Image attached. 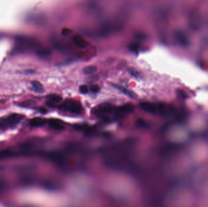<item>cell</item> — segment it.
<instances>
[{
	"label": "cell",
	"instance_id": "cell-5",
	"mask_svg": "<svg viewBox=\"0 0 208 207\" xmlns=\"http://www.w3.org/2000/svg\"><path fill=\"white\" fill-rule=\"evenodd\" d=\"M72 41L74 44L77 47H79L81 49H85L88 46V42L83 39V37L80 35H75L73 36Z\"/></svg>",
	"mask_w": 208,
	"mask_h": 207
},
{
	"label": "cell",
	"instance_id": "cell-15",
	"mask_svg": "<svg viewBox=\"0 0 208 207\" xmlns=\"http://www.w3.org/2000/svg\"><path fill=\"white\" fill-rule=\"evenodd\" d=\"M9 126L7 117L0 118V129H6Z\"/></svg>",
	"mask_w": 208,
	"mask_h": 207
},
{
	"label": "cell",
	"instance_id": "cell-13",
	"mask_svg": "<svg viewBox=\"0 0 208 207\" xmlns=\"http://www.w3.org/2000/svg\"><path fill=\"white\" fill-rule=\"evenodd\" d=\"M49 125L52 128L56 130H62L64 128L63 125L56 120H51L49 121Z\"/></svg>",
	"mask_w": 208,
	"mask_h": 207
},
{
	"label": "cell",
	"instance_id": "cell-1",
	"mask_svg": "<svg viewBox=\"0 0 208 207\" xmlns=\"http://www.w3.org/2000/svg\"><path fill=\"white\" fill-rule=\"evenodd\" d=\"M17 41V47L18 51H24L26 50L33 49H36L37 51L40 48L38 42L29 37L19 36Z\"/></svg>",
	"mask_w": 208,
	"mask_h": 207
},
{
	"label": "cell",
	"instance_id": "cell-19",
	"mask_svg": "<svg viewBox=\"0 0 208 207\" xmlns=\"http://www.w3.org/2000/svg\"><path fill=\"white\" fill-rule=\"evenodd\" d=\"M129 49L131 52L137 53L139 51V46L136 44H133L130 46Z\"/></svg>",
	"mask_w": 208,
	"mask_h": 207
},
{
	"label": "cell",
	"instance_id": "cell-4",
	"mask_svg": "<svg viewBox=\"0 0 208 207\" xmlns=\"http://www.w3.org/2000/svg\"><path fill=\"white\" fill-rule=\"evenodd\" d=\"M113 107H112L110 105H104L96 110V114L100 116H104L113 113Z\"/></svg>",
	"mask_w": 208,
	"mask_h": 207
},
{
	"label": "cell",
	"instance_id": "cell-7",
	"mask_svg": "<svg viewBox=\"0 0 208 207\" xmlns=\"http://www.w3.org/2000/svg\"><path fill=\"white\" fill-rule=\"evenodd\" d=\"M141 108L147 113H157V105L148 103V102H142L140 104Z\"/></svg>",
	"mask_w": 208,
	"mask_h": 207
},
{
	"label": "cell",
	"instance_id": "cell-18",
	"mask_svg": "<svg viewBox=\"0 0 208 207\" xmlns=\"http://www.w3.org/2000/svg\"><path fill=\"white\" fill-rule=\"evenodd\" d=\"M90 90L93 93H98L99 91L100 88L97 84H93V85L90 87Z\"/></svg>",
	"mask_w": 208,
	"mask_h": 207
},
{
	"label": "cell",
	"instance_id": "cell-17",
	"mask_svg": "<svg viewBox=\"0 0 208 207\" xmlns=\"http://www.w3.org/2000/svg\"><path fill=\"white\" fill-rule=\"evenodd\" d=\"M79 91L81 92V93L83 94H86L89 91V88L87 85L83 84V85H81L79 87Z\"/></svg>",
	"mask_w": 208,
	"mask_h": 207
},
{
	"label": "cell",
	"instance_id": "cell-8",
	"mask_svg": "<svg viewBox=\"0 0 208 207\" xmlns=\"http://www.w3.org/2000/svg\"><path fill=\"white\" fill-rule=\"evenodd\" d=\"M23 118V115H21L19 114H12L8 117H7V119L9 122V126H14L18 123L21 121V120Z\"/></svg>",
	"mask_w": 208,
	"mask_h": 207
},
{
	"label": "cell",
	"instance_id": "cell-3",
	"mask_svg": "<svg viewBox=\"0 0 208 207\" xmlns=\"http://www.w3.org/2000/svg\"><path fill=\"white\" fill-rule=\"evenodd\" d=\"M134 111V106L130 103H127L119 108L116 113V117L118 118L122 117L123 115L130 114Z\"/></svg>",
	"mask_w": 208,
	"mask_h": 207
},
{
	"label": "cell",
	"instance_id": "cell-11",
	"mask_svg": "<svg viewBox=\"0 0 208 207\" xmlns=\"http://www.w3.org/2000/svg\"><path fill=\"white\" fill-rule=\"evenodd\" d=\"M46 123L45 119L41 118H34L30 121V125L33 127H39L44 125Z\"/></svg>",
	"mask_w": 208,
	"mask_h": 207
},
{
	"label": "cell",
	"instance_id": "cell-10",
	"mask_svg": "<svg viewBox=\"0 0 208 207\" xmlns=\"http://www.w3.org/2000/svg\"><path fill=\"white\" fill-rule=\"evenodd\" d=\"M31 84L33 86L34 91L39 92V93H43L44 92V88L42 84L38 82V81H33L31 82Z\"/></svg>",
	"mask_w": 208,
	"mask_h": 207
},
{
	"label": "cell",
	"instance_id": "cell-9",
	"mask_svg": "<svg viewBox=\"0 0 208 207\" xmlns=\"http://www.w3.org/2000/svg\"><path fill=\"white\" fill-rule=\"evenodd\" d=\"M47 98L48 100V102L50 103H59L62 100V97L57 94H49L47 96Z\"/></svg>",
	"mask_w": 208,
	"mask_h": 207
},
{
	"label": "cell",
	"instance_id": "cell-16",
	"mask_svg": "<svg viewBox=\"0 0 208 207\" xmlns=\"http://www.w3.org/2000/svg\"><path fill=\"white\" fill-rule=\"evenodd\" d=\"M128 71H129V73L130 75H131L133 77H136V78H139L140 77V73H139V72L136 70L135 69L133 68V67H130L128 69Z\"/></svg>",
	"mask_w": 208,
	"mask_h": 207
},
{
	"label": "cell",
	"instance_id": "cell-14",
	"mask_svg": "<svg viewBox=\"0 0 208 207\" xmlns=\"http://www.w3.org/2000/svg\"><path fill=\"white\" fill-rule=\"evenodd\" d=\"M37 54L40 57H47L51 54V51L48 49H44V48H40L37 51Z\"/></svg>",
	"mask_w": 208,
	"mask_h": 207
},
{
	"label": "cell",
	"instance_id": "cell-2",
	"mask_svg": "<svg viewBox=\"0 0 208 207\" xmlns=\"http://www.w3.org/2000/svg\"><path fill=\"white\" fill-rule=\"evenodd\" d=\"M60 107L62 109L68 110L71 113L76 114H81L83 111L82 106L81 103L76 102V101L71 100L66 101L65 103L60 106Z\"/></svg>",
	"mask_w": 208,
	"mask_h": 207
},
{
	"label": "cell",
	"instance_id": "cell-6",
	"mask_svg": "<svg viewBox=\"0 0 208 207\" xmlns=\"http://www.w3.org/2000/svg\"><path fill=\"white\" fill-rule=\"evenodd\" d=\"M111 86L118 90H119V91H121V92H122L124 94L127 95V96L131 98H136L137 97L136 94L134 92L130 91V90H129V89H127L125 88L122 86L121 85H119V84H111Z\"/></svg>",
	"mask_w": 208,
	"mask_h": 207
},
{
	"label": "cell",
	"instance_id": "cell-12",
	"mask_svg": "<svg viewBox=\"0 0 208 207\" xmlns=\"http://www.w3.org/2000/svg\"><path fill=\"white\" fill-rule=\"evenodd\" d=\"M98 71V67L94 65H89L84 67L83 72L86 75H89L96 72Z\"/></svg>",
	"mask_w": 208,
	"mask_h": 207
}]
</instances>
